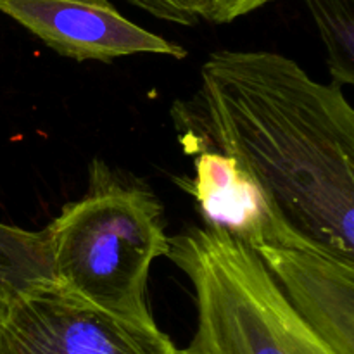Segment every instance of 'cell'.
<instances>
[{
  "label": "cell",
  "mask_w": 354,
  "mask_h": 354,
  "mask_svg": "<svg viewBox=\"0 0 354 354\" xmlns=\"http://www.w3.org/2000/svg\"><path fill=\"white\" fill-rule=\"evenodd\" d=\"M173 118L187 152L235 159L290 248L354 265V109L341 86L277 52L218 50Z\"/></svg>",
  "instance_id": "1"
},
{
  "label": "cell",
  "mask_w": 354,
  "mask_h": 354,
  "mask_svg": "<svg viewBox=\"0 0 354 354\" xmlns=\"http://www.w3.org/2000/svg\"><path fill=\"white\" fill-rule=\"evenodd\" d=\"M44 232L54 283L109 313L154 320L149 272L169 244L147 187L95 159L85 196L64 204Z\"/></svg>",
  "instance_id": "2"
},
{
  "label": "cell",
  "mask_w": 354,
  "mask_h": 354,
  "mask_svg": "<svg viewBox=\"0 0 354 354\" xmlns=\"http://www.w3.org/2000/svg\"><path fill=\"white\" fill-rule=\"evenodd\" d=\"M168 244L197 308L196 332L180 354H335L249 245L213 227H190Z\"/></svg>",
  "instance_id": "3"
},
{
  "label": "cell",
  "mask_w": 354,
  "mask_h": 354,
  "mask_svg": "<svg viewBox=\"0 0 354 354\" xmlns=\"http://www.w3.org/2000/svg\"><path fill=\"white\" fill-rule=\"evenodd\" d=\"M0 354H180L154 320L120 317L48 282L0 306Z\"/></svg>",
  "instance_id": "4"
},
{
  "label": "cell",
  "mask_w": 354,
  "mask_h": 354,
  "mask_svg": "<svg viewBox=\"0 0 354 354\" xmlns=\"http://www.w3.org/2000/svg\"><path fill=\"white\" fill-rule=\"evenodd\" d=\"M0 12L78 62L137 54L187 57L185 48L135 24L109 0H0Z\"/></svg>",
  "instance_id": "5"
},
{
  "label": "cell",
  "mask_w": 354,
  "mask_h": 354,
  "mask_svg": "<svg viewBox=\"0 0 354 354\" xmlns=\"http://www.w3.org/2000/svg\"><path fill=\"white\" fill-rule=\"evenodd\" d=\"M254 252L328 348L354 354V265L303 248L263 245Z\"/></svg>",
  "instance_id": "6"
},
{
  "label": "cell",
  "mask_w": 354,
  "mask_h": 354,
  "mask_svg": "<svg viewBox=\"0 0 354 354\" xmlns=\"http://www.w3.org/2000/svg\"><path fill=\"white\" fill-rule=\"evenodd\" d=\"M175 182L196 199L206 227L221 228L252 251L263 245L290 248L261 190L230 156L197 152L192 178L178 176Z\"/></svg>",
  "instance_id": "7"
},
{
  "label": "cell",
  "mask_w": 354,
  "mask_h": 354,
  "mask_svg": "<svg viewBox=\"0 0 354 354\" xmlns=\"http://www.w3.org/2000/svg\"><path fill=\"white\" fill-rule=\"evenodd\" d=\"M54 282L45 232L0 223V287L9 294Z\"/></svg>",
  "instance_id": "8"
},
{
  "label": "cell",
  "mask_w": 354,
  "mask_h": 354,
  "mask_svg": "<svg viewBox=\"0 0 354 354\" xmlns=\"http://www.w3.org/2000/svg\"><path fill=\"white\" fill-rule=\"evenodd\" d=\"M335 85L354 83V0H306Z\"/></svg>",
  "instance_id": "9"
},
{
  "label": "cell",
  "mask_w": 354,
  "mask_h": 354,
  "mask_svg": "<svg viewBox=\"0 0 354 354\" xmlns=\"http://www.w3.org/2000/svg\"><path fill=\"white\" fill-rule=\"evenodd\" d=\"M158 19L192 26L203 19V0H127Z\"/></svg>",
  "instance_id": "10"
},
{
  "label": "cell",
  "mask_w": 354,
  "mask_h": 354,
  "mask_svg": "<svg viewBox=\"0 0 354 354\" xmlns=\"http://www.w3.org/2000/svg\"><path fill=\"white\" fill-rule=\"evenodd\" d=\"M273 0H203V19L225 24L266 6Z\"/></svg>",
  "instance_id": "11"
},
{
  "label": "cell",
  "mask_w": 354,
  "mask_h": 354,
  "mask_svg": "<svg viewBox=\"0 0 354 354\" xmlns=\"http://www.w3.org/2000/svg\"><path fill=\"white\" fill-rule=\"evenodd\" d=\"M9 296H10V294L7 292L6 289H2V287H0V306H2V304H3V301H6L7 297H9Z\"/></svg>",
  "instance_id": "12"
}]
</instances>
